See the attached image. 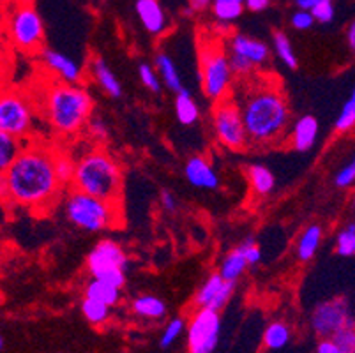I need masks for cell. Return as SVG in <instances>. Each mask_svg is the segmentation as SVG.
<instances>
[{"mask_svg":"<svg viewBox=\"0 0 355 353\" xmlns=\"http://www.w3.org/2000/svg\"><path fill=\"white\" fill-rule=\"evenodd\" d=\"M85 297L99 300V302H105L108 306H115L119 302V299H121V288L106 283V281L92 277L85 286Z\"/></svg>","mask_w":355,"mask_h":353,"instance_id":"603a6c76","label":"cell"},{"mask_svg":"<svg viewBox=\"0 0 355 353\" xmlns=\"http://www.w3.org/2000/svg\"><path fill=\"white\" fill-rule=\"evenodd\" d=\"M184 327H186V323H184L182 318H173L172 322L168 323L163 336H161V348H170V346L179 339V336L184 332Z\"/></svg>","mask_w":355,"mask_h":353,"instance_id":"d590c367","label":"cell"},{"mask_svg":"<svg viewBox=\"0 0 355 353\" xmlns=\"http://www.w3.org/2000/svg\"><path fill=\"white\" fill-rule=\"evenodd\" d=\"M354 207H355V196H354Z\"/></svg>","mask_w":355,"mask_h":353,"instance_id":"816d5d0a","label":"cell"},{"mask_svg":"<svg viewBox=\"0 0 355 353\" xmlns=\"http://www.w3.org/2000/svg\"><path fill=\"white\" fill-rule=\"evenodd\" d=\"M32 128V108L24 96L4 92L0 99V131L24 140Z\"/></svg>","mask_w":355,"mask_h":353,"instance_id":"8fae6325","label":"cell"},{"mask_svg":"<svg viewBox=\"0 0 355 353\" xmlns=\"http://www.w3.org/2000/svg\"><path fill=\"white\" fill-rule=\"evenodd\" d=\"M347 41H348V44H350L352 50H355V21L354 24H350V27H348Z\"/></svg>","mask_w":355,"mask_h":353,"instance_id":"681fc988","label":"cell"},{"mask_svg":"<svg viewBox=\"0 0 355 353\" xmlns=\"http://www.w3.org/2000/svg\"><path fill=\"white\" fill-rule=\"evenodd\" d=\"M64 214H66L67 221L90 233L114 228L121 221L119 203L101 200L78 189H73L67 194L66 203H64Z\"/></svg>","mask_w":355,"mask_h":353,"instance_id":"5b68a950","label":"cell"},{"mask_svg":"<svg viewBox=\"0 0 355 353\" xmlns=\"http://www.w3.org/2000/svg\"><path fill=\"white\" fill-rule=\"evenodd\" d=\"M318 121L313 115L301 117L299 121L293 124L292 136H290V144L292 148L297 152H308L311 150L313 145L316 144L318 138Z\"/></svg>","mask_w":355,"mask_h":353,"instance_id":"ac0fdd59","label":"cell"},{"mask_svg":"<svg viewBox=\"0 0 355 353\" xmlns=\"http://www.w3.org/2000/svg\"><path fill=\"white\" fill-rule=\"evenodd\" d=\"M89 132L94 138H98V140H105L106 136H108V129H106L105 122L101 121V119H92V121L89 122Z\"/></svg>","mask_w":355,"mask_h":353,"instance_id":"7bdbcfd3","label":"cell"},{"mask_svg":"<svg viewBox=\"0 0 355 353\" xmlns=\"http://www.w3.org/2000/svg\"><path fill=\"white\" fill-rule=\"evenodd\" d=\"M331 339L347 353H355V325L338 330Z\"/></svg>","mask_w":355,"mask_h":353,"instance_id":"8d00e7d4","label":"cell"},{"mask_svg":"<svg viewBox=\"0 0 355 353\" xmlns=\"http://www.w3.org/2000/svg\"><path fill=\"white\" fill-rule=\"evenodd\" d=\"M110 307L112 306H108V304L85 297V300L82 302V313L90 323L99 325V323H105L110 318Z\"/></svg>","mask_w":355,"mask_h":353,"instance_id":"4dcf8cb0","label":"cell"},{"mask_svg":"<svg viewBox=\"0 0 355 353\" xmlns=\"http://www.w3.org/2000/svg\"><path fill=\"white\" fill-rule=\"evenodd\" d=\"M350 325H355V320L352 318L350 307L345 299L327 300L313 311L311 327L324 339L332 338L338 330Z\"/></svg>","mask_w":355,"mask_h":353,"instance_id":"7c38bea8","label":"cell"},{"mask_svg":"<svg viewBox=\"0 0 355 353\" xmlns=\"http://www.w3.org/2000/svg\"><path fill=\"white\" fill-rule=\"evenodd\" d=\"M234 71L230 66V57L225 46L209 41L200 50V78L203 92L212 101H221L228 96Z\"/></svg>","mask_w":355,"mask_h":353,"instance_id":"52a82bcc","label":"cell"},{"mask_svg":"<svg viewBox=\"0 0 355 353\" xmlns=\"http://www.w3.org/2000/svg\"><path fill=\"white\" fill-rule=\"evenodd\" d=\"M133 311L138 316L159 320L166 315V304L156 295H140L133 300Z\"/></svg>","mask_w":355,"mask_h":353,"instance_id":"484cf974","label":"cell"},{"mask_svg":"<svg viewBox=\"0 0 355 353\" xmlns=\"http://www.w3.org/2000/svg\"><path fill=\"white\" fill-rule=\"evenodd\" d=\"M212 124H214V132L219 144L230 150H242L250 141L241 105L234 97H225L218 101L214 115H212Z\"/></svg>","mask_w":355,"mask_h":353,"instance_id":"9c48e42d","label":"cell"},{"mask_svg":"<svg viewBox=\"0 0 355 353\" xmlns=\"http://www.w3.org/2000/svg\"><path fill=\"white\" fill-rule=\"evenodd\" d=\"M322 241V228L318 225H311L302 232L301 239L297 242V257L301 261H309L318 251Z\"/></svg>","mask_w":355,"mask_h":353,"instance_id":"d4e9b609","label":"cell"},{"mask_svg":"<svg viewBox=\"0 0 355 353\" xmlns=\"http://www.w3.org/2000/svg\"><path fill=\"white\" fill-rule=\"evenodd\" d=\"M322 0H295V4L299 9H306V11H313L316 6L320 4Z\"/></svg>","mask_w":355,"mask_h":353,"instance_id":"c3c4849f","label":"cell"},{"mask_svg":"<svg viewBox=\"0 0 355 353\" xmlns=\"http://www.w3.org/2000/svg\"><path fill=\"white\" fill-rule=\"evenodd\" d=\"M290 341V329L283 322L270 323L263 334V343L270 350H282Z\"/></svg>","mask_w":355,"mask_h":353,"instance_id":"f546056e","label":"cell"},{"mask_svg":"<svg viewBox=\"0 0 355 353\" xmlns=\"http://www.w3.org/2000/svg\"><path fill=\"white\" fill-rule=\"evenodd\" d=\"M55 170H57V177L62 182V186L73 184L74 171H76V163L71 161L67 154H57L55 155Z\"/></svg>","mask_w":355,"mask_h":353,"instance_id":"836d02e7","label":"cell"},{"mask_svg":"<svg viewBox=\"0 0 355 353\" xmlns=\"http://www.w3.org/2000/svg\"><path fill=\"white\" fill-rule=\"evenodd\" d=\"M336 252L340 257H355V223L345 226L336 239Z\"/></svg>","mask_w":355,"mask_h":353,"instance_id":"1f68e13d","label":"cell"},{"mask_svg":"<svg viewBox=\"0 0 355 353\" xmlns=\"http://www.w3.org/2000/svg\"><path fill=\"white\" fill-rule=\"evenodd\" d=\"M315 21L316 19L315 16H313V12L306 11V9H299V11L293 12L292 18H290V24H292V27L297 28V31H308V28L313 27Z\"/></svg>","mask_w":355,"mask_h":353,"instance_id":"f35d334b","label":"cell"},{"mask_svg":"<svg viewBox=\"0 0 355 353\" xmlns=\"http://www.w3.org/2000/svg\"><path fill=\"white\" fill-rule=\"evenodd\" d=\"M221 318L219 311L198 307L188 325L189 353H214L219 341Z\"/></svg>","mask_w":355,"mask_h":353,"instance_id":"30bf717a","label":"cell"},{"mask_svg":"<svg viewBox=\"0 0 355 353\" xmlns=\"http://www.w3.org/2000/svg\"><path fill=\"white\" fill-rule=\"evenodd\" d=\"M125 267H128V257L124 249L110 239L98 242L87 257V268L90 276L117 288L124 286Z\"/></svg>","mask_w":355,"mask_h":353,"instance_id":"ba28073f","label":"cell"},{"mask_svg":"<svg viewBox=\"0 0 355 353\" xmlns=\"http://www.w3.org/2000/svg\"><path fill=\"white\" fill-rule=\"evenodd\" d=\"M248 267H250V264H248L246 255H244L241 246H237V248L228 252L227 257L223 258L221 265H219V274L227 281L237 283L239 277L246 272Z\"/></svg>","mask_w":355,"mask_h":353,"instance_id":"ffe728a7","label":"cell"},{"mask_svg":"<svg viewBox=\"0 0 355 353\" xmlns=\"http://www.w3.org/2000/svg\"><path fill=\"white\" fill-rule=\"evenodd\" d=\"M11 2H32V0H11Z\"/></svg>","mask_w":355,"mask_h":353,"instance_id":"f907efd6","label":"cell"},{"mask_svg":"<svg viewBox=\"0 0 355 353\" xmlns=\"http://www.w3.org/2000/svg\"><path fill=\"white\" fill-rule=\"evenodd\" d=\"M270 0H246V9L250 11L258 12V11H266L269 8Z\"/></svg>","mask_w":355,"mask_h":353,"instance_id":"bcb514c9","label":"cell"},{"mask_svg":"<svg viewBox=\"0 0 355 353\" xmlns=\"http://www.w3.org/2000/svg\"><path fill=\"white\" fill-rule=\"evenodd\" d=\"M334 182H336V186L341 187V189H345V187H350L352 184L355 182V157L352 160V163H348L347 166L341 168L340 173L336 175Z\"/></svg>","mask_w":355,"mask_h":353,"instance_id":"ab89813d","label":"cell"},{"mask_svg":"<svg viewBox=\"0 0 355 353\" xmlns=\"http://www.w3.org/2000/svg\"><path fill=\"white\" fill-rule=\"evenodd\" d=\"M159 198H161V207H163V209L166 210V212H173V210L177 209L175 196H173V194L170 193V191H168V189L161 191Z\"/></svg>","mask_w":355,"mask_h":353,"instance_id":"f6af8a7d","label":"cell"},{"mask_svg":"<svg viewBox=\"0 0 355 353\" xmlns=\"http://www.w3.org/2000/svg\"><path fill=\"white\" fill-rule=\"evenodd\" d=\"M184 173H186L188 182L198 189L214 191L219 187V175L216 173L212 164L205 157H200V155L189 157L184 166Z\"/></svg>","mask_w":355,"mask_h":353,"instance_id":"5bb4252c","label":"cell"},{"mask_svg":"<svg viewBox=\"0 0 355 353\" xmlns=\"http://www.w3.org/2000/svg\"><path fill=\"white\" fill-rule=\"evenodd\" d=\"M239 246H241L242 251H244V255H246L248 264H250V265L260 264L261 251H260V248H258L257 242H254L253 239H246V241L241 242V244H239Z\"/></svg>","mask_w":355,"mask_h":353,"instance_id":"b9f144b4","label":"cell"},{"mask_svg":"<svg viewBox=\"0 0 355 353\" xmlns=\"http://www.w3.org/2000/svg\"><path fill=\"white\" fill-rule=\"evenodd\" d=\"M156 69L159 73L161 82L166 85L168 90L179 94L182 87V80H180V74L177 71L175 64H173L172 57L168 53H157L156 55Z\"/></svg>","mask_w":355,"mask_h":353,"instance_id":"44dd1931","label":"cell"},{"mask_svg":"<svg viewBox=\"0 0 355 353\" xmlns=\"http://www.w3.org/2000/svg\"><path fill=\"white\" fill-rule=\"evenodd\" d=\"M354 126H355V89L352 90L350 97L345 101L340 115H338V119H336L334 128L336 131L345 132V131H350Z\"/></svg>","mask_w":355,"mask_h":353,"instance_id":"d6a6232c","label":"cell"},{"mask_svg":"<svg viewBox=\"0 0 355 353\" xmlns=\"http://www.w3.org/2000/svg\"><path fill=\"white\" fill-rule=\"evenodd\" d=\"M313 16H315L316 21L320 24H331L332 18H334V8H332V0H322L320 4L313 9Z\"/></svg>","mask_w":355,"mask_h":353,"instance_id":"60d3db41","label":"cell"},{"mask_svg":"<svg viewBox=\"0 0 355 353\" xmlns=\"http://www.w3.org/2000/svg\"><path fill=\"white\" fill-rule=\"evenodd\" d=\"M250 141L267 145L279 140L290 121V110L282 92L272 87H258L241 103Z\"/></svg>","mask_w":355,"mask_h":353,"instance_id":"7a4b0ae2","label":"cell"},{"mask_svg":"<svg viewBox=\"0 0 355 353\" xmlns=\"http://www.w3.org/2000/svg\"><path fill=\"white\" fill-rule=\"evenodd\" d=\"M138 76H140L141 83H144L148 90H153L154 94L161 92L159 73H157V69H154L153 66H148V64H140V67H138Z\"/></svg>","mask_w":355,"mask_h":353,"instance_id":"e575fe53","label":"cell"},{"mask_svg":"<svg viewBox=\"0 0 355 353\" xmlns=\"http://www.w3.org/2000/svg\"><path fill=\"white\" fill-rule=\"evenodd\" d=\"M234 281H227L219 272L211 274L207 279L203 281L202 286L196 290L195 304L198 307H205V309L221 311L228 304L230 297L234 295Z\"/></svg>","mask_w":355,"mask_h":353,"instance_id":"4fadbf2b","label":"cell"},{"mask_svg":"<svg viewBox=\"0 0 355 353\" xmlns=\"http://www.w3.org/2000/svg\"><path fill=\"white\" fill-rule=\"evenodd\" d=\"M55 155L57 152L41 145H28L24 148L15 163L2 171V196L16 205L35 209L53 202L64 187L55 170Z\"/></svg>","mask_w":355,"mask_h":353,"instance_id":"6da1fadb","label":"cell"},{"mask_svg":"<svg viewBox=\"0 0 355 353\" xmlns=\"http://www.w3.org/2000/svg\"><path fill=\"white\" fill-rule=\"evenodd\" d=\"M8 37L21 51L41 50L44 43V24L32 2H11L6 18Z\"/></svg>","mask_w":355,"mask_h":353,"instance_id":"8992f818","label":"cell"},{"mask_svg":"<svg viewBox=\"0 0 355 353\" xmlns=\"http://www.w3.org/2000/svg\"><path fill=\"white\" fill-rule=\"evenodd\" d=\"M228 57H230L232 71H234V74H237V76H250L254 71V67H257L251 62L250 58L242 57V55L239 53H234V51H228Z\"/></svg>","mask_w":355,"mask_h":353,"instance_id":"74e56055","label":"cell"},{"mask_svg":"<svg viewBox=\"0 0 355 353\" xmlns=\"http://www.w3.org/2000/svg\"><path fill=\"white\" fill-rule=\"evenodd\" d=\"M44 115L60 135H74L89 121L92 99L89 92L74 83L53 85L44 97Z\"/></svg>","mask_w":355,"mask_h":353,"instance_id":"3957f363","label":"cell"},{"mask_svg":"<svg viewBox=\"0 0 355 353\" xmlns=\"http://www.w3.org/2000/svg\"><path fill=\"white\" fill-rule=\"evenodd\" d=\"M73 186L82 193L119 203L122 191L121 168L110 154L92 150L76 163Z\"/></svg>","mask_w":355,"mask_h":353,"instance_id":"277c9868","label":"cell"},{"mask_svg":"<svg viewBox=\"0 0 355 353\" xmlns=\"http://www.w3.org/2000/svg\"><path fill=\"white\" fill-rule=\"evenodd\" d=\"M316 353H347V352L341 350L331 338H325L318 343V346H316Z\"/></svg>","mask_w":355,"mask_h":353,"instance_id":"ee69618b","label":"cell"},{"mask_svg":"<svg viewBox=\"0 0 355 353\" xmlns=\"http://www.w3.org/2000/svg\"><path fill=\"white\" fill-rule=\"evenodd\" d=\"M21 144L20 138L0 131V170L4 171L15 163V160L20 155Z\"/></svg>","mask_w":355,"mask_h":353,"instance_id":"83f0119b","label":"cell"},{"mask_svg":"<svg viewBox=\"0 0 355 353\" xmlns=\"http://www.w3.org/2000/svg\"><path fill=\"white\" fill-rule=\"evenodd\" d=\"M272 43L279 60H282L288 69H297V57L295 51H293L292 48V43H290L288 35H286L285 32H274Z\"/></svg>","mask_w":355,"mask_h":353,"instance_id":"f1b7e54d","label":"cell"},{"mask_svg":"<svg viewBox=\"0 0 355 353\" xmlns=\"http://www.w3.org/2000/svg\"><path fill=\"white\" fill-rule=\"evenodd\" d=\"M175 115L177 121L182 126H193L200 119L198 105H196L193 96L186 89H182L175 96Z\"/></svg>","mask_w":355,"mask_h":353,"instance_id":"7402d4cb","label":"cell"},{"mask_svg":"<svg viewBox=\"0 0 355 353\" xmlns=\"http://www.w3.org/2000/svg\"><path fill=\"white\" fill-rule=\"evenodd\" d=\"M189 8H193L195 11H203V9L211 8L214 0H188Z\"/></svg>","mask_w":355,"mask_h":353,"instance_id":"7dc6e473","label":"cell"},{"mask_svg":"<svg viewBox=\"0 0 355 353\" xmlns=\"http://www.w3.org/2000/svg\"><path fill=\"white\" fill-rule=\"evenodd\" d=\"M90 71H92V76H94V80L98 82V85L105 90V94H108L110 97L122 96L121 82H119L114 71L110 69L108 64H106L101 57H96L94 60L90 62Z\"/></svg>","mask_w":355,"mask_h":353,"instance_id":"d6986e66","label":"cell"},{"mask_svg":"<svg viewBox=\"0 0 355 353\" xmlns=\"http://www.w3.org/2000/svg\"><path fill=\"white\" fill-rule=\"evenodd\" d=\"M41 57H43L44 66L53 71L55 74H59L64 83H76L82 80V69H80L78 62H74L67 55L57 50H50V48H43Z\"/></svg>","mask_w":355,"mask_h":353,"instance_id":"9a60e30c","label":"cell"},{"mask_svg":"<svg viewBox=\"0 0 355 353\" xmlns=\"http://www.w3.org/2000/svg\"><path fill=\"white\" fill-rule=\"evenodd\" d=\"M211 8L219 24H232L246 9V0H214Z\"/></svg>","mask_w":355,"mask_h":353,"instance_id":"4316f807","label":"cell"},{"mask_svg":"<svg viewBox=\"0 0 355 353\" xmlns=\"http://www.w3.org/2000/svg\"><path fill=\"white\" fill-rule=\"evenodd\" d=\"M248 179H250V184L254 193L260 194V196L270 194L274 191V186H276V179H274L272 171L267 166H263V164H251L248 168Z\"/></svg>","mask_w":355,"mask_h":353,"instance_id":"cb8c5ba5","label":"cell"},{"mask_svg":"<svg viewBox=\"0 0 355 353\" xmlns=\"http://www.w3.org/2000/svg\"><path fill=\"white\" fill-rule=\"evenodd\" d=\"M137 15L145 31L153 35H161L168 28V18L159 0H137Z\"/></svg>","mask_w":355,"mask_h":353,"instance_id":"2e32d148","label":"cell"},{"mask_svg":"<svg viewBox=\"0 0 355 353\" xmlns=\"http://www.w3.org/2000/svg\"><path fill=\"white\" fill-rule=\"evenodd\" d=\"M228 50L234 53L242 55V57L250 58L254 66H263L269 60V46L260 39L250 37L246 34H235L230 39V46Z\"/></svg>","mask_w":355,"mask_h":353,"instance_id":"e0dca14e","label":"cell"}]
</instances>
